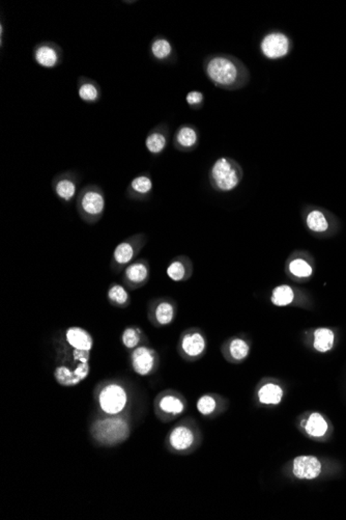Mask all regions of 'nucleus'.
Wrapping results in <instances>:
<instances>
[{
  "label": "nucleus",
  "instance_id": "nucleus-1",
  "mask_svg": "<svg viewBox=\"0 0 346 520\" xmlns=\"http://www.w3.org/2000/svg\"><path fill=\"white\" fill-rule=\"evenodd\" d=\"M202 69L214 87L224 91L244 89L251 81L248 67L232 54H209L203 58Z\"/></svg>",
  "mask_w": 346,
  "mask_h": 520
},
{
  "label": "nucleus",
  "instance_id": "nucleus-2",
  "mask_svg": "<svg viewBox=\"0 0 346 520\" xmlns=\"http://www.w3.org/2000/svg\"><path fill=\"white\" fill-rule=\"evenodd\" d=\"M89 362L90 351L73 349L62 342L58 364L54 368V379L62 387H76L89 375Z\"/></svg>",
  "mask_w": 346,
  "mask_h": 520
},
{
  "label": "nucleus",
  "instance_id": "nucleus-3",
  "mask_svg": "<svg viewBox=\"0 0 346 520\" xmlns=\"http://www.w3.org/2000/svg\"><path fill=\"white\" fill-rule=\"evenodd\" d=\"M244 179L242 165L230 157H220L209 171V183L211 190L220 194L234 192Z\"/></svg>",
  "mask_w": 346,
  "mask_h": 520
},
{
  "label": "nucleus",
  "instance_id": "nucleus-4",
  "mask_svg": "<svg viewBox=\"0 0 346 520\" xmlns=\"http://www.w3.org/2000/svg\"><path fill=\"white\" fill-rule=\"evenodd\" d=\"M76 210L85 224L101 221L106 210V196L103 188L96 184H88L81 188L76 198Z\"/></svg>",
  "mask_w": 346,
  "mask_h": 520
},
{
  "label": "nucleus",
  "instance_id": "nucleus-5",
  "mask_svg": "<svg viewBox=\"0 0 346 520\" xmlns=\"http://www.w3.org/2000/svg\"><path fill=\"white\" fill-rule=\"evenodd\" d=\"M148 241V236L146 233H136L119 242L111 255V271L115 274H123L128 265L138 259Z\"/></svg>",
  "mask_w": 346,
  "mask_h": 520
},
{
  "label": "nucleus",
  "instance_id": "nucleus-6",
  "mask_svg": "<svg viewBox=\"0 0 346 520\" xmlns=\"http://www.w3.org/2000/svg\"><path fill=\"white\" fill-rule=\"evenodd\" d=\"M92 434L98 444L114 446L125 442L129 437V423L123 417L109 416L96 419L92 423Z\"/></svg>",
  "mask_w": 346,
  "mask_h": 520
},
{
  "label": "nucleus",
  "instance_id": "nucleus-7",
  "mask_svg": "<svg viewBox=\"0 0 346 520\" xmlns=\"http://www.w3.org/2000/svg\"><path fill=\"white\" fill-rule=\"evenodd\" d=\"M98 406L107 416H119L128 404V393L121 383H108L101 387Z\"/></svg>",
  "mask_w": 346,
  "mask_h": 520
},
{
  "label": "nucleus",
  "instance_id": "nucleus-8",
  "mask_svg": "<svg viewBox=\"0 0 346 520\" xmlns=\"http://www.w3.org/2000/svg\"><path fill=\"white\" fill-rule=\"evenodd\" d=\"M259 49L262 56L268 60H282L291 53L293 40L283 31H270L260 40Z\"/></svg>",
  "mask_w": 346,
  "mask_h": 520
},
{
  "label": "nucleus",
  "instance_id": "nucleus-9",
  "mask_svg": "<svg viewBox=\"0 0 346 520\" xmlns=\"http://www.w3.org/2000/svg\"><path fill=\"white\" fill-rule=\"evenodd\" d=\"M178 348V352L184 360L195 362L202 358L207 351V337L205 333L199 329H188L180 335Z\"/></svg>",
  "mask_w": 346,
  "mask_h": 520
},
{
  "label": "nucleus",
  "instance_id": "nucleus-10",
  "mask_svg": "<svg viewBox=\"0 0 346 520\" xmlns=\"http://www.w3.org/2000/svg\"><path fill=\"white\" fill-rule=\"evenodd\" d=\"M80 176L74 171H62L52 178L51 187L58 200L70 204L78 196Z\"/></svg>",
  "mask_w": 346,
  "mask_h": 520
},
{
  "label": "nucleus",
  "instance_id": "nucleus-11",
  "mask_svg": "<svg viewBox=\"0 0 346 520\" xmlns=\"http://www.w3.org/2000/svg\"><path fill=\"white\" fill-rule=\"evenodd\" d=\"M33 58L37 66L51 70L62 64L64 50L55 42H40L33 47Z\"/></svg>",
  "mask_w": 346,
  "mask_h": 520
},
{
  "label": "nucleus",
  "instance_id": "nucleus-12",
  "mask_svg": "<svg viewBox=\"0 0 346 520\" xmlns=\"http://www.w3.org/2000/svg\"><path fill=\"white\" fill-rule=\"evenodd\" d=\"M130 364L132 370L140 376H148L158 368L159 355L156 350L146 345L132 350L130 353Z\"/></svg>",
  "mask_w": 346,
  "mask_h": 520
},
{
  "label": "nucleus",
  "instance_id": "nucleus-13",
  "mask_svg": "<svg viewBox=\"0 0 346 520\" xmlns=\"http://www.w3.org/2000/svg\"><path fill=\"white\" fill-rule=\"evenodd\" d=\"M121 276L123 284L129 290H137L148 284L150 278V265L148 260L137 259L126 267Z\"/></svg>",
  "mask_w": 346,
  "mask_h": 520
},
{
  "label": "nucleus",
  "instance_id": "nucleus-14",
  "mask_svg": "<svg viewBox=\"0 0 346 520\" xmlns=\"http://www.w3.org/2000/svg\"><path fill=\"white\" fill-rule=\"evenodd\" d=\"M284 271L291 280H306L311 278L314 268L305 251H295L285 261Z\"/></svg>",
  "mask_w": 346,
  "mask_h": 520
},
{
  "label": "nucleus",
  "instance_id": "nucleus-15",
  "mask_svg": "<svg viewBox=\"0 0 346 520\" xmlns=\"http://www.w3.org/2000/svg\"><path fill=\"white\" fill-rule=\"evenodd\" d=\"M175 314L176 305L171 299H159L150 303L148 317L156 327L168 326L175 319Z\"/></svg>",
  "mask_w": 346,
  "mask_h": 520
},
{
  "label": "nucleus",
  "instance_id": "nucleus-16",
  "mask_svg": "<svg viewBox=\"0 0 346 520\" xmlns=\"http://www.w3.org/2000/svg\"><path fill=\"white\" fill-rule=\"evenodd\" d=\"M200 133L193 124H182L174 132L173 144L178 152L191 153L199 146Z\"/></svg>",
  "mask_w": 346,
  "mask_h": 520
},
{
  "label": "nucleus",
  "instance_id": "nucleus-17",
  "mask_svg": "<svg viewBox=\"0 0 346 520\" xmlns=\"http://www.w3.org/2000/svg\"><path fill=\"white\" fill-rule=\"evenodd\" d=\"M154 192V181L148 171H144L135 176L126 190V196L135 202H146L152 196Z\"/></svg>",
  "mask_w": 346,
  "mask_h": 520
},
{
  "label": "nucleus",
  "instance_id": "nucleus-18",
  "mask_svg": "<svg viewBox=\"0 0 346 520\" xmlns=\"http://www.w3.org/2000/svg\"><path fill=\"white\" fill-rule=\"evenodd\" d=\"M169 142H171V128L168 124L162 121L148 132L144 144L148 152L152 156L157 157L164 153L168 146Z\"/></svg>",
  "mask_w": 346,
  "mask_h": 520
},
{
  "label": "nucleus",
  "instance_id": "nucleus-19",
  "mask_svg": "<svg viewBox=\"0 0 346 520\" xmlns=\"http://www.w3.org/2000/svg\"><path fill=\"white\" fill-rule=\"evenodd\" d=\"M150 54L153 60L159 64H175L178 60V54L173 42L162 35H155L150 42Z\"/></svg>",
  "mask_w": 346,
  "mask_h": 520
},
{
  "label": "nucleus",
  "instance_id": "nucleus-20",
  "mask_svg": "<svg viewBox=\"0 0 346 520\" xmlns=\"http://www.w3.org/2000/svg\"><path fill=\"white\" fill-rule=\"evenodd\" d=\"M250 342L241 335L230 337L224 343L223 349H222L226 360L234 364L244 362L250 354Z\"/></svg>",
  "mask_w": 346,
  "mask_h": 520
},
{
  "label": "nucleus",
  "instance_id": "nucleus-21",
  "mask_svg": "<svg viewBox=\"0 0 346 520\" xmlns=\"http://www.w3.org/2000/svg\"><path fill=\"white\" fill-rule=\"evenodd\" d=\"M62 342L73 349L92 352L94 348V337L87 329L80 326H71L64 331Z\"/></svg>",
  "mask_w": 346,
  "mask_h": 520
},
{
  "label": "nucleus",
  "instance_id": "nucleus-22",
  "mask_svg": "<svg viewBox=\"0 0 346 520\" xmlns=\"http://www.w3.org/2000/svg\"><path fill=\"white\" fill-rule=\"evenodd\" d=\"M322 473V463L316 457L299 456L293 459V473L297 479L313 480Z\"/></svg>",
  "mask_w": 346,
  "mask_h": 520
},
{
  "label": "nucleus",
  "instance_id": "nucleus-23",
  "mask_svg": "<svg viewBox=\"0 0 346 520\" xmlns=\"http://www.w3.org/2000/svg\"><path fill=\"white\" fill-rule=\"evenodd\" d=\"M194 264L188 255H180L169 262L166 274L171 280L176 283L187 282L192 278Z\"/></svg>",
  "mask_w": 346,
  "mask_h": 520
},
{
  "label": "nucleus",
  "instance_id": "nucleus-24",
  "mask_svg": "<svg viewBox=\"0 0 346 520\" xmlns=\"http://www.w3.org/2000/svg\"><path fill=\"white\" fill-rule=\"evenodd\" d=\"M304 224L313 234H325L331 228L330 220L322 210L311 208L303 211Z\"/></svg>",
  "mask_w": 346,
  "mask_h": 520
},
{
  "label": "nucleus",
  "instance_id": "nucleus-25",
  "mask_svg": "<svg viewBox=\"0 0 346 520\" xmlns=\"http://www.w3.org/2000/svg\"><path fill=\"white\" fill-rule=\"evenodd\" d=\"M77 93L79 99L87 104L98 103L102 98L101 85L87 76H80L77 81Z\"/></svg>",
  "mask_w": 346,
  "mask_h": 520
},
{
  "label": "nucleus",
  "instance_id": "nucleus-26",
  "mask_svg": "<svg viewBox=\"0 0 346 520\" xmlns=\"http://www.w3.org/2000/svg\"><path fill=\"white\" fill-rule=\"evenodd\" d=\"M194 442V432L188 426H178L169 434V444L171 448L178 452L189 450Z\"/></svg>",
  "mask_w": 346,
  "mask_h": 520
},
{
  "label": "nucleus",
  "instance_id": "nucleus-27",
  "mask_svg": "<svg viewBox=\"0 0 346 520\" xmlns=\"http://www.w3.org/2000/svg\"><path fill=\"white\" fill-rule=\"evenodd\" d=\"M270 301L275 307H288L297 303V291L288 284L278 285L270 292Z\"/></svg>",
  "mask_w": 346,
  "mask_h": 520
},
{
  "label": "nucleus",
  "instance_id": "nucleus-28",
  "mask_svg": "<svg viewBox=\"0 0 346 520\" xmlns=\"http://www.w3.org/2000/svg\"><path fill=\"white\" fill-rule=\"evenodd\" d=\"M284 391L276 383H266L259 387L257 392L260 403L264 405H279L282 401Z\"/></svg>",
  "mask_w": 346,
  "mask_h": 520
},
{
  "label": "nucleus",
  "instance_id": "nucleus-29",
  "mask_svg": "<svg viewBox=\"0 0 346 520\" xmlns=\"http://www.w3.org/2000/svg\"><path fill=\"white\" fill-rule=\"evenodd\" d=\"M107 299L111 305L121 308V309L129 307L131 303V296H130L127 287L125 285L117 284V283H112L109 286Z\"/></svg>",
  "mask_w": 346,
  "mask_h": 520
},
{
  "label": "nucleus",
  "instance_id": "nucleus-30",
  "mask_svg": "<svg viewBox=\"0 0 346 520\" xmlns=\"http://www.w3.org/2000/svg\"><path fill=\"white\" fill-rule=\"evenodd\" d=\"M146 337L144 331L138 326H128L121 335V342L123 347L134 350L146 343Z\"/></svg>",
  "mask_w": 346,
  "mask_h": 520
},
{
  "label": "nucleus",
  "instance_id": "nucleus-31",
  "mask_svg": "<svg viewBox=\"0 0 346 520\" xmlns=\"http://www.w3.org/2000/svg\"><path fill=\"white\" fill-rule=\"evenodd\" d=\"M301 423L308 435L313 436V437L324 436L328 431V423L324 417L318 412H314L307 419L302 421Z\"/></svg>",
  "mask_w": 346,
  "mask_h": 520
},
{
  "label": "nucleus",
  "instance_id": "nucleus-32",
  "mask_svg": "<svg viewBox=\"0 0 346 520\" xmlns=\"http://www.w3.org/2000/svg\"><path fill=\"white\" fill-rule=\"evenodd\" d=\"M159 410L168 416H180L184 412V403L180 397L167 394L159 400Z\"/></svg>",
  "mask_w": 346,
  "mask_h": 520
},
{
  "label": "nucleus",
  "instance_id": "nucleus-33",
  "mask_svg": "<svg viewBox=\"0 0 346 520\" xmlns=\"http://www.w3.org/2000/svg\"><path fill=\"white\" fill-rule=\"evenodd\" d=\"M335 335L331 329L318 328L313 333V347L316 351L325 352L330 351L334 345Z\"/></svg>",
  "mask_w": 346,
  "mask_h": 520
},
{
  "label": "nucleus",
  "instance_id": "nucleus-34",
  "mask_svg": "<svg viewBox=\"0 0 346 520\" xmlns=\"http://www.w3.org/2000/svg\"><path fill=\"white\" fill-rule=\"evenodd\" d=\"M197 410L202 416H211L217 410V400L211 395H203L196 403Z\"/></svg>",
  "mask_w": 346,
  "mask_h": 520
},
{
  "label": "nucleus",
  "instance_id": "nucleus-35",
  "mask_svg": "<svg viewBox=\"0 0 346 520\" xmlns=\"http://www.w3.org/2000/svg\"><path fill=\"white\" fill-rule=\"evenodd\" d=\"M205 94L200 91H191L186 95V103L193 110H200L205 106Z\"/></svg>",
  "mask_w": 346,
  "mask_h": 520
},
{
  "label": "nucleus",
  "instance_id": "nucleus-36",
  "mask_svg": "<svg viewBox=\"0 0 346 520\" xmlns=\"http://www.w3.org/2000/svg\"><path fill=\"white\" fill-rule=\"evenodd\" d=\"M4 47V22L3 20L0 21V48L1 50Z\"/></svg>",
  "mask_w": 346,
  "mask_h": 520
},
{
  "label": "nucleus",
  "instance_id": "nucleus-37",
  "mask_svg": "<svg viewBox=\"0 0 346 520\" xmlns=\"http://www.w3.org/2000/svg\"><path fill=\"white\" fill-rule=\"evenodd\" d=\"M136 1H123V3L132 4L135 3Z\"/></svg>",
  "mask_w": 346,
  "mask_h": 520
}]
</instances>
